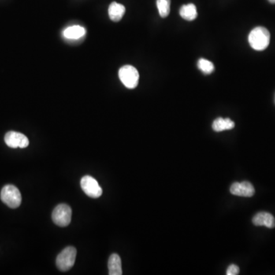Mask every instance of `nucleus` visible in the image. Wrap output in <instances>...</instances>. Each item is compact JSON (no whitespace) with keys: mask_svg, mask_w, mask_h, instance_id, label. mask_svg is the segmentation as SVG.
I'll return each instance as SVG.
<instances>
[{"mask_svg":"<svg viewBox=\"0 0 275 275\" xmlns=\"http://www.w3.org/2000/svg\"><path fill=\"white\" fill-rule=\"evenodd\" d=\"M239 274V268L237 265H231L226 271L227 275H237Z\"/></svg>","mask_w":275,"mask_h":275,"instance_id":"f3484780","label":"nucleus"},{"mask_svg":"<svg viewBox=\"0 0 275 275\" xmlns=\"http://www.w3.org/2000/svg\"><path fill=\"white\" fill-rule=\"evenodd\" d=\"M80 186H81L83 192L90 198L97 199L102 195V188L99 185L97 180L93 176H89V175L83 176L80 180Z\"/></svg>","mask_w":275,"mask_h":275,"instance_id":"423d86ee","label":"nucleus"},{"mask_svg":"<svg viewBox=\"0 0 275 275\" xmlns=\"http://www.w3.org/2000/svg\"><path fill=\"white\" fill-rule=\"evenodd\" d=\"M212 127L215 132H223L225 130L232 129L235 127V123L228 118L226 119L217 118V120H215L213 122Z\"/></svg>","mask_w":275,"mask_h":275,"instance_id":"ddd939ff","label":"nucleus"},{"mask_svg":"<svg viewBox=\"0 0 275 275\" xmlns=\"http://www.w3.org/2000/svg\"><path fill=\"white\" fill-rule=\"evenodd\" d=\"M230 192L233 195L239 196V197L251 198L255 193V191L251 183L243 181L242 183H234L231 186Z\"/></svg>","mask_w":275,"mask_h":275,"instance_id":"6e6552de","label":"nucleus"},{"mask_svg":"<svg viewBox=\"0 0 275 275\" xmlns=\"http://www.w3.org/2000/svg\"><path fill=\"white\" fill-rule=\"evenodd\" d=\"M109 16L113 22H120L123 19L125 12V8L122 4L116 2H112L109 6Z\"/></svg>","mask_w":275,"mask_h":275,"instance_id":"9d476101","label":"nucleus"},{"mask_svg":"<svg viewBox=\"0 0 275 275\" xmlns=\"http://www.w3.org/2000/svg\"><path fill=\"white\" fill-rule=\"evenodd\" d=\"M119 76L122 83L128 89H134L139 84V74L136 68L125 65L120 68Z\"/></svg>","mask_w":275,"mask_h":275,"instance_id":"20e7f679","label":"nucleus"},{"mask_svg":"<svg viewBox=\"0 0 275 275\" xmlns=\"http://www.w3.org/2000/svg\"><path fill=\"white\" fill-rule=\"evenodd\" d=\"M76 250L73 246L65 248L56 259V265L61 272H68L75 265Z\"/></svg>","mask_w":275,"mask_h":275,"instance_id":"7ed1b4c3","label":"nucleus"},{"mask_svg":"<svg viewBox=\"0 0 275 275\" xmlns=\"http://www.w3.org/2000/svg\"><path fill=\"white\" fill-rule=\"evenodd\" d=\"M63 35L67 39L77 40L86 35V29L80 25L70 26L64 30Z\"/></svg>","mask_w":275,"mask_h":275,"instance_id":"9b49d317","label":"nucleus"},{"mask_svg":"<svg viewBox=\"0 0 275 275\" xmlns=\"http://www.w3.org/2000/svg\"><path fill=\"white\" fill-rule=\"evenodd\" d=\"M157 7L161 18L168 17L171 10V0H157Z\"/></svg>","mask_w":275,"mask_h":275,"instance_id":"2eb2a0df","label":"nucleus"},{"mask_svg":"<svg viewBox=\"0 0 275 275\" xmlns=\"http://www.w3.org/2000/svg\"><path fill=\"white\" fill-rule=\"evenodd\" d=\"M0 198L5 205L12 209H16L21 205V193L14 185L8 184L3 187L1 191Z\"/></svg>","mask_w":275,"mask_h":275,"instance_id":"f03ea898","label":"nucleus"},{"mask_svg":"<svg viewBox=\"0 0 275 275\" xmlns=\"http://www.w3.org/2000/svg\"><path fill=\"white\" fill-rule=\"evenodd\" d=\"M254 225L261 226L265 225L267 228H273L275 227V219L271 213L266 212H260L257 213L252 219Z\"/></svg>","mask_w":275,"mask_h":275,"instance_id":"1a4fd4ad","label":"nucleus"},{"mask_svg":"<svg viewBox=\"0 0 275 275\" xmlns=\"http://www.w3.org/2000/svg\"><path fill=\"white\" fill-rule=\"evenodd\" d=\"M198 67L205 75H210V74L213 73L215 70V67L213 63L203 58H200L198 61Z\"/></svg>","mask_w":275,"mask_h":275,"instance_id":"dca6fc26","label":"nucleus"},{"mask_svg":"<svg viewBox=\"0 0 275 275\" xmlns=\"http://www.w3.org/2000/svg\"><path fill=\"white\" fill-rule=\"evenodd\" d=\"M72 210L67 204H59L52 213V220L58 226H68L71 224Z\"/></svg>","mask_w":275,"mask_h":275,"instance_id":"39448f33","label":"nucleus"},{"mask_svg":"<svg viewBox=\"0 0 275 275\" xmlns=\"http://www.w3.org/2000/svg\"><path fill=\"white\" fill-rule=\"evenodd\" d=\"M270 32L267 28L258 26L254 28L249 35V42L251 47L256 50H264L270 44Z\"/></svg>","mask_w":275,"mask_h":275,"instance_id":"f257e3e1","label":"nucleus"},{"mask_svg":"<svg viewBox=\"0 0 275 275\" xmlns=\"http://www.w3.org/2000/svg\"><path fill=\"white\" fill-rule=\"evenodd\" d=\"M108 268L109 275H123L121 258L117 254H111L108 261Z\"/></svg>","mask_w":275,"mask_h":275,"instance_id":"f8f14e48","label":"nucleus"},{"mask_svg":"<svg viewBox=\"0 0 275 275\" xmlns=\"http://www.w3.org/2000/svg\"><path fill=\"white\" fill-rule=\"evenodd\" d=\"M268 2L272 4H275V0H268Z\"/></svg>","mask_w":275,"mask_h":275,"instance_id":"a211bd4d","label":"nucleus"},{"mask_svg":"<svg viewBox=\"0 0 275 275\" xmlns=\"http://www.w3.org/2000/svg\"><path fill=\"white\" fill-rule=\"evenodd\" d=\"M4 140L5 144L12 149H25L29 145V141L25 135L14 131H10L5 134Z\"/></svg>","mask_w":275,"mask_h":275,"instance_id":"0eeeda50","label":"nucleus"},{"mask_svg":"<svg viewBox=\"0 0 275 275\" xmlns=\"http://www.w3.org/2000/svg\"><path fill=\"white\" fill-rule=\"evenodd\" d=\"M180 15L183 19L187 21H193L198 17V10L196 5L193 3L182 5L180 9Z\"/></svg>","mask_w":275,"mask_h":275,"instance_id":"4468645a","label":"nucleus"},{"mask_svg":"<svg viewBox=\"0 0 275 275\" xmlns=\"http://www.w3.org/2000/svg\"></svg>","mask_w":275,"mask_h":275,"instance_id":"6ab92c4d","label":"nucleus"}]
</instances>
